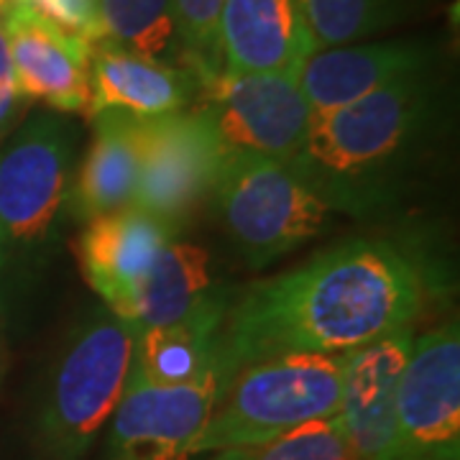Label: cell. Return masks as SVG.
I'll use <instances>...</instances> for the list:
<instances>
[{"label":"cell","mask_w":460,"mask_h":460,"mask_svg":"<svg viewBox=\"0 0 460 460\" xmlns=\"http://www.w3.org/2000/svg\"><path fill=\"white\" fill-rule=\"evenodd\" d=\"M350 353H284L241 368L220 386L190 456L253 447L310 420L338 414Z\"/></svg>","instance_id":"cell-2"},{"label":"cell","mask_w":460,"mask_h":460,"mask_svg":"<svg viewBox=\"0 0 460 460\" xmlns=\"http://www.w3.org/2000/svg\"><path fill=\"white\" fill-rule=\"evenodd\" d=\"M429 100L432 87L425 72L313 115L305 146L287 164L328 205L345 202L348 187L374 180L410 148L428 120Z\"/></svg>","instance_id":"cell-3"},{"label":"cell","mask_w":460,"mask_h":460,"mask_svg":"<svg viewBox=\"0 0 460 460\" xmlns=\"http://www.w3.org/2000/svg\"><path fill=\"white\" fill-rule=\"evenodd\" d=\"M199 80L184 66L159 65L111 41H93L90 51V115L126 111L151 118L190 108L198 98Z\"/></svg>","instance_id":"cell-16"},{"label":"cell","mask_w":460,"mask_h":460,"mask_svg":"<svg viewBox=\"0 0 460 460\" xmlns=\"http://www.w3.org/2000/svg\"><path fill=\"white\" fill-rule=\"evenodd\" d=\"M90 118L93 141L84 151L77 174L72 177L66 198V210L77 223L131 205L141 156V115L111 108Z\"/></svg>","instance_id":"cell-17"},{"label":"cell","mask_w":460,"mask_h":460,"mask_svg":"<svg viewBox=\"0 0 460 460\" xmlns=\"http://www.w3.org/2000/svg\"><path fill=\"white\" fill-rule=\"evenodd\" d=\"M425 287L410 256L384 241H345L235 299L220 332V386L251 363L284 353H341L411 325Z\"/></svg>","instance_id":"cell-1"},{"label":"cell","mask_w":460,"mask_h":460,"mask_svg":"<svg viewBox=\"0 0 460 460\" xmlns=\"http://www.w3.org/2000/svg\"><path fill=\"white\" fill-rule=\"evenodd\" d=\"M180 39V59L199 83L223 72L220 13L223 0H172Z\"/></svg>","instance_id":"cell-23"},{"label":"cell","mask_w":460,"mask_h":460,"mask_svg":"<svg viewBox=\"0 0 460 460\" xmlns=\"http://www.w3.org/2000/svg\"><path fill=\"white\" fill-rule=\"evenodd\" d=\"M317 49L348 47L394 23V0H295Z\"/></svg>","instance_id":"cell-21"},{"label":"cell","mask_w":460,"mask_h":460,"mask_svg":"<svg viewBox=\"0 0 460 460\" xmlns=\"http://www.w3.org/2000/svg\"><path fill=\"white\" fill-rule=\"evenodd\" d=\"M75 133L62 115L26 118L0 146V269L44 261L72 187Z\"/></svg>","instance_id":"cell-5"},{"label":"cell","mask_w":460,"mask_h":460,"mask_svg":"<svg viewBox=\"0 0 460 460\" xmlns=\"http://www.w3.org/2000/svg\"><path fill=\"white\" fill-rule=\"evenodd\" d=\"M389 460H460V332L414 335L399 381Z\"/></svg>","instance_id":"cell-9"},{"label":"cell","mask_w":460,"mask_h":460,"mask_svg":"<svg viewBox=\"0 0 460 460\" xmlns=\"http://www.w3.org/2000/svg\"><path fill=\"white\" fill-rule=\"evenodd\" d=\"M51 21L77 31L90 41H100L98 0H26Z\"/></svg>","instance_id":"cell-24"},{"label":"cell","mask_w":460,"mask_h":460,"mask_svg":"<svg viewBox=\"0 0 460 460\" xmlns=\"http://www.w3.org/2000/svg\"><path fill=\"white\" fill-rule=\"evenodd\" d=\"M411 343L414 330L402 325L350 353L341 417L358 460H389L392 456L396 392Z\"/></svg>","instance_id":"cell-13"},{"label":"cell","mask_w":460,"mask_h":460,"mask_svg":"<svg viewBox=\"0 0 460 460\" xmlns=\"http://www.w3.org/2000/svg\"><path fill=\"white\" fill-rule=\"evenodd\" d=\"M210 199L253 266L295 251L328 226V202L287 162L266 156L226 154Z\"/></svg>","instance_id":"cell-6"},{"label":"cell","mask_w":460,"mask_h":460,"mask_svg":"<svg viewBox=\"0 0 460 460\" xmlns=\"http://www.w3.org/2000/svg\"><path fill=\"white\" fill-rule=\"evenodd\" d=\"M172 241H177L174 230L128 205L83 223L77 259L87 284L102 299V307L123 320L136 289Z\"/></svg>","instance_id":"cell-12"},{"label":"cell","mask_w":460,"mask_h":460,"mask_svg":"<svg viewBox=\"0 0 460 460\" xmlns=\"http://www.w3.org/2000/svg\"><path fill=\"white\" fill-rule=\"evenodd\" d=\"M314 51L295 0H223V72H296Z\"/></svg>","instance_id":"cell-15"},{"label":"cell","mask_w":460,"mask_h":460,"mask_svg":"<svg viewBox=\"0 0 460 460\" xmlns=\"http://www.w3.org/2000/svg\"><path fill=\"white\" fill-rule=\"evenodd\" d=\"M217 392V376L159 386L128 374L108 422V458L198 460L190 456V447L210 420Z\"/></svg>","instance_id":"cell-10"},{"label":"cell","mask_w":460,"mask_h":460,"mask_svg":"<svg viewBox=\"0 0 460 460\" xmlns=\"http://www.w3.org/2000/svg\"><path fill=\"white\" fill-rule=\"evenodd\" d=\"M0 26L23 100H44L57 113L90 115V39L51 21L26 0H5Z\"/></svg>","instance_id":"cell-11"},{"label":"cell","mask_w":460,"mask_h":460,"mask_svg":"<svg viewBox=\"0 0 460 460\" xmlns=\"http://www.w3.org/2000/svg\"><path fill=\"white\" fill-rule=\"evenodd\" d=\"M100 39L159 65L181 66L172 0H98Z\"/></svg>","instance_id":"cell-20"},{"label":"cell","mask_w":460,"mask_h":460,"mask_svg":"<svg viewBox=\"0 0 460 460\" xmlns=\"http://www.w3.org/2000/svg\"><path fill=\"white\" fill-rule=\"evenodd\" d=\"M136 332L108 307L84 317L62 345L39 414L41 450L80 460L113 417L131 371Z\"/></svg>","instance_id":"cell-4"},{"label":"cell","mask_w":460,"mask_h":460,"mask_svg":"<svg viewBox=\"0 0 460 460\" xmlns=\"http://www.w3.org/2000/svg\"><path fill=\"white\" fill-rule=\"evenodd\" d=\"M26 100L18 93L16 75H13V62L8 51V39L0 26V131H5L21 113V105Z\"/></svg>","instance_id":"cell-25"},{"label":"cell","mask_w":460,"mask_h":460,"mask_svg":"<svg viewBox=\"0 0 460 460\" xmlns=\"http://www.w3.org/2000/svg\"><path fill=\"white\" fill-rule=\"evenodd\" d=\"M208 460H358V456L338 411L310 420L269 443L210 453Z\"/></svg>","instance_id":"cell-22"},{"label":"cell","mask_w":460,"mask_h":460,"mask_svg":"<svg viewBox=\"0 0 460 460\" xmlns=\"http://www.w3.org/2000/svg\"><path fill=\"white\" fill-rule=\"evenodd\" d=\"M223 151L199 108L144 118L133 208L180 233L213 195Z\"/></svg>","instance_id":"cell-8"},{"label":"cell","mask_w":460,"mask_h":460,"mask_svg":"<svg viewBox=\"0 0 460 460\" xmlns=\"http://www.w3.org/2000/svg\"><path fill=\"white\" fill-rule=\"evenodd\" d=\"M195 100L213 126L223 156L253 154L292 162L313 123L296 72H220L199 83Z\"/></svg>","instance_id":"cell-7"},{"label":"cell","mask_w":460,"mask_h":460,"mask_svg":"<svg viewBox=\"0 0 460 460\" xmlns=\"http://www.w3.org/2000/svg\"><path fill=\"white\" fill-rule=\"evenodd\" d=\"M223 295L228 292L210 277L208 251L172 241L136 289L123 323H128L133 332L174 325L202 313Z\"/></svg>","instance_id":"cell-19"},{"label":"cell","mask_w":460,"mask_h":460,"mask_svg":"<svg viewBox=\"0 0 460 460\" xmlns=\"http://www.w3.org/2000/svg\"><path fill=\"white\" fill-rule=\"evenodd\" d=\"M230 295H223L190 320L164 328L138 330L133 338V376L177 386L205 376H217V350L223 320L230 307Z\"/></svg>","instance_id":"cell-18"},{"label":"cell","mask_w":460,"mask_h":460,"mask_svg":"<svg viewBox=\"0 0 460 460\" xmlns=\"http://www.w3.org/2000/svg\"><path fill=\"white\" fill-rule=\"evenodd\" d=\"M432 54L417 41H376L317 49L296 69V83L313 115L343 108L402 77L429 72Z\"/></svg>","instance_id":"cell-14"},{"label":"cell","mask_w":460,"mask_h":460,"mask_svg":"<svg viewBox=\"0 0 460 460\" xmlns=\"http://www.w3.org/2000/svg\"><path fill=\"white\" fill-rule=\"evenodd\" d=\"M3 3H5V0H0V8H3Z\"/></svg>","instance_id":"cell-26"}]
</instances>
